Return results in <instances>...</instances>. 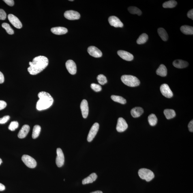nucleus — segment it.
Segmentation results:
<instances>
[{
  "label": "nucleus",
  "instance_id": "nucleus-1",
  "mask_svg": "<svg viewBox=\"0 0 193 193\" xmlns=\"http://www.w3.org/2000/svg\"><path fill=\"white\" fill-rule=\"evenodd\" d=\"M30 67L28 68V71L31 75H36L41 72L48 64V59L44 56H39L35 57L32 62L29 63Z\"/></svg>",
  "mask_w": 193,
  "mask_h": 193
},
{
  "label": "nucleus",
  "instance_id": "nucleus-2",
  "mask_svg": "<svg viewBox=\"0 0 193 193\" xmlns=\"http://www.w3.org/2000/svg\"><path fill=\"white\" fill-rule=\"evenodd\" d=\"M39 100L37 103L36 108L38 110L47 109L51 106L53 103V99L49 93L42 91L38 94Z\"/></svg>",
  "mask_w": 193,
  "mask_h": 193
},
{
  "label": "nucleus",
  "instance_id": "nucleus-3",
  "mask_svg": "<svg viewBox=\"0 0 193 193\" xmlns=\"http://www.w3.org/2000/svg\"><path fill=\"white\" fill-rule=\"evenodd\" d=\"M121 80L123 83L129 87H137L140 83V80L138 78L132 75H124L121 77Z\"/></svg>",
  "mask_w": 193,
  "mask_h": 193
},
{
  "label": "nucleus",
  "instance_id": "nucleus-4",
  "mask_svg": "<svg viewBox=\"0 0 193 193\" xmlns=\"http://www.w3.org/2000/svg\"><path fill=\"white\" fill-rule=\"evenodd\" d=\"M138 173L141 179H145L147 182L151 181L155 177L153 172L147 168L140 169L138 171Z\"/></svg>",
  "mask_w": 193,
  "mask_h": 193
},
{
  "label": "nucleus",
  "instance_id": "nucleus-5",
  "mask_svg": "<svg viewBox=\"0 0 193 193\" xmlns=\"http://www.w3.org/2000/svg\"><path fill=\"white\" fill-rule=\"evenodd\" d=\"M22 160L24 164L30 168H35L37 166L36 161L29 155H23L22 157Z\"/></svg>",
  "mask_w": 193,
  "mask_h": 193
},
{
  "label": "nucleus",
  "instance_id": "nucleus-6",
  "mask_svg": "<svg viewBox=\"0 0 193 193\" xmlns=\"http://www.w3.org/2000/svg\"><path fill=\"white\" fill-rule=\"evenodd\" d=\"M160 91L162 95L167 98H171L173 96V93L167 84H162L161 86Z\"/></svg>",
  "mask_w": 193,
  "mask_h": 193
},
{
  "label": "nucleus",
  "instance_id": "nucleus-7",
  "mask_svg": "<svg viewBox=\"0 0 193 193\" xmlns=\"http://www.w3.org/2000/svg\"><path fill=\"white\" fill-rule=\"evenodd\" d=\"M99 128V125L98 123H95L94 124L90 130L87 137L88 142H91L93 140L98 132Z\"/></svg>",
  "mask_w": 193,
  "mask_h": 193
},
{
  "label": "nucleus",
  "instance_id": "nucleus-8",
  "mask_svg": "<svg viewBox=\"0 0 193 193\" xmlns=\"http://www.w3.org/2000/svg\"><path fill=\"white\" fill-rule=\"evenodd\" d=\"M57 156L56 158V164L58 167H61L65 162V157L62 151L60 148L57 149Z\"/></svg>",
  "mask_w": 193,
  "mask_h": 193
},
{
  "label": "nucleus",
  "instance_id": "nucleus-9",
  "mask_svg": "<svg viewBox=\"0 0 193 193\" xmlns=\"http://www.w3.org/2000/svg\"><path fill=\"white\" fill-rule=\"evenodd\" d=\"M128 125L126 121L123 118L120 117L118 119L116 130L119 132L125 131L128 128Z\"/></svg>",
  "mask_w": 193,
  "mask_h": 193
},
{
  "label": "nucleus",
  "instance_id": "nucleus-10",
  "mask_svg": "<svg viewBox=\"0 0 193 193\" xmlns=\"http://www.w3.org/2000/svg\"><path fill=\"white\" fill-rule=\"evenodd\" d=\"M64 16L68 20H74L79 19L80 14L77 11L70 10L66 11L65 13Z\"/></svg>",
  "mask_w": 193,
  "mask_h": 193
},
{
  "label": "nucleus",
  "instance_id": "nucleus-11",
  "mask_svg": "<svg viewBox=\"0 0 193 193\" xmlns=\"http://www.w3.org/2000/svg\"><path fill=\"white\" fill-rule=\"evenodd\" d=\"M8 20L10 23L17 29H20L22 27L21 22L16 16L12 14H9L8 16Z\"/></svg>",
  "mask_w": 193,
  "mask_h": 193
},
{
  "label": "nucleus",
  "instance_id": "nucleus-12",
  "mask_svg": "<svg viewBox=\"0 0 193 193\" xmlns=\"http://www.w3.org/2000/svg\"><path fill=\"white\" fill-rule=\"evenodd\" d=\"M108 22L110 26L116 28H122L123 26V23L117 17L115 16L110 17L108 18Z\"/></svg>",
  "mask_w": 193,
  "mask_h": 193
},
{
  "label": "nucleus",
  "instance_id": "nucleus-13",
  "mask_svg": "<svg viewBox=\"0 0 193 193\" xmlns=\"http://www.w3.org/2000/svg\"><path fill=\"white\" fill-rule=\"evenodd\" d=\"M65 66L70 74L74 75L76 74L77 67L74 61L72 60L67 61L65 63Z\"/></svg>",
  "mask_w": 193,
  "mask_h": 193
},
{
  "label": "nucleus",
  "instance_id": "nucleus-14",
  "mask_svg": "<svg viewBox=\"0 0 193 193\" xmlns=\"http://www.w3.org/2000/svg\"><path fill=\"white\" fill-rule=\"evenodd\" d=\"M87 51L90 55L95 58L100 57L102 55V52L95 46L89 47L88 48Z\"/></svg>",
  "mask_w": 193,
  "mask_h": 193
},
{
  "label": "nucleus",
  "instance_id": "nucleus-15",
  "mask_svg": "<svg viewBox=\"0 0 193 193\" xmlns=\"http://www.w3.org/2000/svg\"><path fill=\"white\" fill-rule=\"evenodd\" d=\"M82 116L84 119H86L89 115V108L87 100H82L80 105Z\"/></svg>",
  "mask_w": 193,
  "mask_h": 193
},
{
  "label": "nucleus",
  "instance_id": "nucleus-16",
  "mask_svg": "<svg viewBox=\"0 0 193 193\" xmlns=\"http://www.w3.org/2000/svg\"><path fill=\"white\" fill-rule=\"evenodd\" d=\"M117 54L120 57L127 61H131L134 59V57L132 54L123 50H119Z\"/></svg>",
  "mask_w": 193,
  "mask_h": 193
},
{
  "label": "nucleus",
  "instance_id": "nucleus-17",
  "mask_svg": "<svg viewBox=\"0 0 193 193\" xmlns=\"http://www.w3.org/2000/svg\"><path fill=\"white\" fill-rule=\"evenodd\" d=\"M30 130V127L29 125H24L22 127L21 130L19 132L18 136L19 138H24L26 137L28 133H29Z\"/></svg>",
  "mask_w": 193,
  "mask_h": 193
},
{
  "label": "nucleus",
  "instance_id": "nucleus-18",
  "mask_svg": "<svg viewBox=\"0 0 193 193\" xmlns=\"http://www.w3.org/2000/svg\"><path fill=\"white\" fill-rule=\"evenodd\" d=\"M51 31L54 34L60 35L66 34L68 32V29L65 27H56L52 28Z\"/></svg>",
  "mask_w": 193,
  "mask_h": 193
},
{
  "label": "nucleus",
  "instance_id": "nucleus-19",
  "mask_svg": "<svg viewBox=\"0 0 193 193\" xmlns=\"http://www.w3.org/2000/svg\"><path fill=\"white\" fill-rule=\"evenodd\" d=\"M173 65L176 68H183L188 66V63L187 62L182 60L177 59L173 61Z\"/></svg>",
  "mask_w": 193,
  "mask_h": 193
},
{
  "label": "nucleus",
  "instance_id": "nucleus-20",
  "mask_svg": "<svg viewBox=\"0 0 193 193\" xmlns=\"http://www.w3.org/2000/svg\"><path fill=\"white\" fill-rule=\"evenodd\" d=\"M143 109L140 107H136L131 110V115L133 117L137 118L140 117L143 113Z\"/></svg>",
  "mask_w": 193,
  "mask_h": 193
},
{
  "label": "nucleus",
  "instance_id": "nucleus-21",
  "mask_svg": "<svg viewBox=\"0 0 193 193\" xmlns=\"http://www.w3.org/2000/svg\"><path fill=\"white\" fill-rule=\"evenodd\" d=\"M97 178V175L95 173H93L91 174L89 176L87 177L84 179L82 181V184L86 185L89 184L90 183H92L93 182L96 180Z\"/></svg>",
  "mask_w": 193,
  "mask_h": 193
},
{
  "label": "nucleus",
  "instance_id": "nucleus-22",
  "mask_svg": "<svg viewBox=\"0 0 193 193\" xmlns=\"http://www.w3.org/2000/svg\"><path fill=\"white\" fill-rule=\"evenodd\" d=\"M156 74L161 77H165L167 75V69L164 65H161L156 71Z\"/></svg>",
  "mask_w": 193,
  "mask_h": 193
},
{
  "label": "nucleus",
  "instance_id": "nucleus-23",
  "mask_svg": "<svg viewBox=\"0 0 193 193\" xmlns=\"http://www.w3.org/2000/svg\"><path fill=\"white\" fill-rule=\"evenodd\" d=\"M181 31L182 33L186 35L193 34V28L191 26L184 25L181 27Z\"/></svg>",
  "mask_w": 193,
  "mask_h": 193
},
{
  "label": "nucleus",
  "instance_id": "nucleus-24",
  "mask_svg": "<svg viewBox=\"0 0 193 193\" xmlns=\"http://www.w3.org/2000/svg\"><path fill=\"white\" fill-rule=\"evenodd\" d=\"M157 31H158L159 36L163 41H166L168 40V35L165 30L163 28H159Z\"/></svg>",
  "mask_w": 193,
  "mask_h": 193
},
{
  "label": "nucleus",
  "instance_id": "nucleus-25",
  "mask_svg": "<svg viewBox=\"0 0 193 193\" xmlns=\"http://www.w3.org/2000/svg\"><path fill=\"white\" fill-rule=\"evenodd\" d=\"M164 113L167 119H170L175 117L176 112L173 110L166 109L164 110Z\"/></svg>",
  "mask_w": 193,
  "mask_h": 193
},
{
  "label": "nucleus",
  "instance_id": "nucleus-26",
  "mask_svg": "<svg viewBox=\"0 0 193 193\" xmlns=\"http://www.w3.org/2000/svg\"><path fill=\"white\" fill-rule=\"evenodd\" d=\"M41 131V127L40 125H36L33 127L32 137L33 139H36L38 137Z\"/></svg>",
  "mask_w": 193,
  "mask_h": 193
},
{
  "label": "nucleus",
  "instance_id": "nucleus-27",
  "mask_svg": "<svg viewBox=\"0 0 193 193\" xmlns=\"http://www.w3.org/2000/svg\"><path fill=\"white\" fill-rule=\"evenodd\" d=\"M177 5V2L175 1H169L165 2L163 4V7L164 8H174Z\"/></svg>",
  "mask_w": 193,
  "mask_h": 193
},
{
  "label": "nucleus",
  "instance_id": "nucleus-28",
  "mask_svg": "<svg viewBox=\"0 0 193 193\" xmlns=\"http://www.w3.org/2000/svg\"><path fill=\"white\" fill-rule=\"evenodd\" d=\"M149 37L146 33H143L140 35L139 38L137 40V43L138 44H145L148 40Z\"/></svg>",
  "mask_w": 193,
  "mask_h": 193
},
{
  "label": "nucleus",
  "instance_id": "nucleus-29",
  "mask_svg": "<svg viewBox=\"0 0 193 193\" xmlns=\"http://www.w3.org/2000/svg\"><path fill=\"white\" fill-rule=\"evenodd\" d=\"M148 121L149 125L151 126H153L157 124L158 119L155 114H151L148 117Z\"/></svg>",
  "mask_w": 193,
  "mask_h": 193
},
{
  "label": "nucleus",
  "instance_id": "nucleus-30",
  "mask_svg": "<svg viewBox=\"0 0 193 193\" xmlns=\"http://www.w3.org/2000/svg\"><path fill=\"white\" fill-rule=\"evenodd\" d=\"M111 98L115 102L120 103L122 104H125L126 103V100L122 97L118 95H112Z\"/></svg>",
  "mask_w": 193,
  "mask_h": 193
},
{
  "label": "nucleus",
  "instance_id": "nucleus-31",
  "mask_svg": "<svg viewBox=\"0 0 193 193\" xmlns=\"http://www.w3.org/2000/svg\"><path fill=\"white\" fill-rule=\"evenodd\" d=\"M128 11L131 14H136L138 16L142 14L141 11L139 8L135 7H130L128 8Z\"/></svg>",
  "mask_w": 193,
  "mask_h": 193
},
{
  "label": "nucleus",
  "instance_id": "nucleus-32",
  "mask_svg": "<svg viewBox=\"0 0 193 193\" xmlns=\"http://www.w3.org/2000/svg\"><path fill=\"white\" fill-rule=\"evenodd\" d=\"M97 80L99 84L101 85H104L107 83V80L105 76L104 75L101 74L97 76Z\"/></svg>",
  "mask_w": 193,
  "mask_h": 193
},
{
  "label": "nucleus",
  "instance_id": "nucleus-33",
  "mask_svg": "<svg viewBox=\"0 0 193 193\" xmlns=\"http://www.w3.org/2000/svg\"><path fill=\"white\" fill-rule=\"evenodd\" d=\"M2 27L6 30L7 33L9 35H12L14 34V32L10 25L7 23H3L2 24Z\"/></svg>",
  "mask_w": 193,
  "mask_h": 193
},
{
  "label": "nucleus",
  "instance_id": "nucleus-34",
  "mask_svg": "<svg viewBox=\"0 0 193 193\" xmlns=\"http://www.w3.org/2000/svg\"><path fill=\"white\" fill-rule=\"evenodd\" d=\"M19 126V123L17 121H13L9 125L8 127V129L9 130L11 131H14L16 130L17 128H18Z\"/></svg>",
  "mask_w": 193,
  "mask_h": 193
},
{
  "label": "nucleus",
  "instance_id": "nucleus-35",
  "mask_svg": "<svg viewBox=\"0 0 193 193\" xmlns=\"http://www.w3.org/2000/svg\"><path fill=\"white\" fill-rule=\"evenodd\" d=\"M91 87L93 90L96 92H100L102 90V87H101V86L100 85H98V84L95 83L91 84Z\"/></svg>",
  "mask_w": 193,
  "mask_h": 193
},
{
  "label": "nucleus",
  "instance_id": "nucleus-36",
  "mask_svg": "<svg viewBox=\"0 0 193 193\" xmlns=\"http://www.w3.org/2000/svg\"><path fill=\"white\" fill-rule=\"evenodd\" d=\"M10 117L9 116H6L0 119V124H3L8 121Z\"/></svg>",
  "mask_w": 193,
  "mask_h": 193
},
{
  "label": "nucleus",
  "instance_id": "nucleus-37",
  "mask_svg": "<svg viewBox=\"0 0 193 193\" xmlns=\"http://www.w3.org/2000/svg\"><path fill=\"white\" fill-rule=\"evenodd\" d=\"M7 17L6 13L2 9H0V20H4Z\"/></svg>",
  "mask_w": 193,
  "mask_h": 193
},
{
  "label": "nucleus",
  "instance_id": "nucleus-38",
  "mask_svg": "<svg viewBox=\"0 0 193 193\" xmlns=\"http://www.w3.org/2000/svg\"><path fill=\"white\" fill-rule=\"evenodd\" d=\"M7 105L6 102L0 100V110L4 109L6 107Z\"/></svg>",
  "mask_w": 193,
  "mask_h": 193
},
{
  "label": "nucleus",
  "instance_id": "nucleus-39",
  "mask_svg": "<svg viewBox=\"0 0 193 193\" xmlns=\"http://www.w3.org/2000/svg\"><path fill=\"white\" fill-rule=\"evenodd\" d=\"M3 1L9 6L12 7L14 6V1L13 0H5Z\"/></svg>",
  "mask_w": 193,
  "mask_h": 193
},
{
  "label": "nucleus",
  "instance_id": "nucleus-40",
  "mask_svg": "<svg viewBox=\"0 0 193 193\" xmlns=\"http://www.w3.org/2000/svg\"><path fill=\"white\" fill-rule=\"evenodd\" d=\"M188 128L190 132H193V121H191L188 125Z\"/></svg>",
  "mask_w": 193,
  "mask_h": 193
},
{
  "label": "nucleus",
  "instance_id": "nucleus-41",
  "mask_svg": "<svg viewBox=\"0 0 193 193\" xmlns=\"http://www.w3.org/2000/svg\"><path fill=\"white\" fill-rule=\"evenodd\" d=\"M187 16L188 17L193 20V9H191V10L188 11L187 14Z\"/></svg>",
  "mask_w": 193,
  "mask_h": 193
},
{
  "label": "nucleus",
  "instance_id": "nucleus-42",
  "mask_svg": "<svg viewBox=\"0 0 193 193\" xmlns=\"http://www.w3.org/2000/svg\"><path fill=\"white\" fill-rule=\"evenodd\" d=\"M4 81V76L2 73L0 71V84L3 83Z\"/></svg>",
  "mask_w": 193,
  "mask_h": 193
},
{
  "label": "nucleus",
  "instance_id": "nucleus-43",
  "mask_svg": "<svg viewBox=\"0 0 193 193\" xmlns=\"http://www.w3.org/2000/svg\"><path fill=\"white\" fill-rule=\"evenodd\" d=\"M5 186L2 183H0V191H3L5 190Z\"/></svg>",
  "mask_w": 193,
  "mask_h": 193
},
{
  "label": "nucleus",
  "instance_id": "nucleus-44",
  "mask_svg": "<svg viewBox=\"0 0 193 193\" xmlns=\"http://www.w3.org/2000/svg\"><path fill=\"white\" fill-rule=\"evenodd\" d=\"M91 193H103L102 191H95L91 192Z\"/></svg>",
  "mask_w": 193,
  "mask_h": 193
},
{
  "label": "nucleus",
  "instance_id": "nucleus-45",
  "mask_svg": "<svg viewBox=\"0 0 193 193\" xmlns=\"http://www.w3.org/2000/svg\"><path fill=\"white\" fill-rule=\"evenodd\" d=\"M2 162V159L0 158V165L1 164Z\"/></svg>",
  "mask_w": 193,
  "mask_h": 193
}]
</instances>
